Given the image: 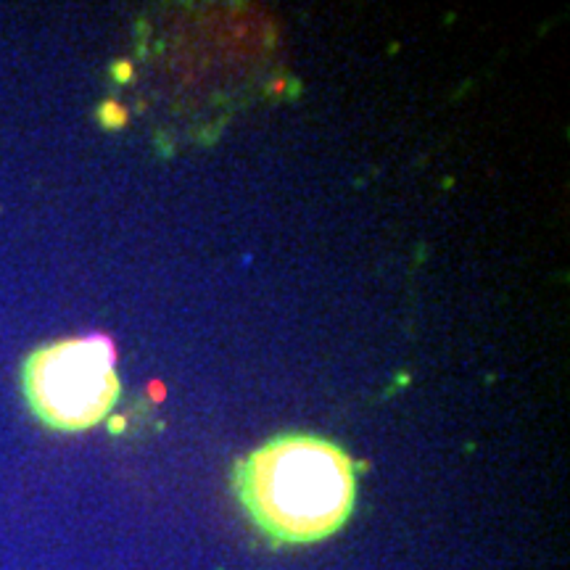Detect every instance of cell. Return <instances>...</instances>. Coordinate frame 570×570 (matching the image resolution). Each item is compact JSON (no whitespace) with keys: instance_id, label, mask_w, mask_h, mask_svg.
Returning <instances> with one entry per match:
<instances>
[{"instance_id":"obj_1","label":"cell","mask_w":570,"mask_h":570,"mask_svg":"<svg viewBox=\"0 0 570 570\" xmlns=\"http://www.w3.org/2000/svg\"><path fill=\"white\" fill-rule=\"evenodd\" d=\"M232 489L272 544H314L338 533L354 513L357 467L328 438L288 433L235 464Z\"/></svg>"},{"instance_id":"obj_2","label":"cell","mask_w":570,"mask_h":570,"mask_svg":"<svg viewBox=\"0 0 570 570\" xmlns=\"http://www.w3.org/2000/svg\"><path fill=\"white\" fill-rule=\"evenodd\" d=\"M32 415L61 433L98 426L119 399L114 346L101 336L64 338L32 351L21 370Z\"/></svg>"}]
</instances>
